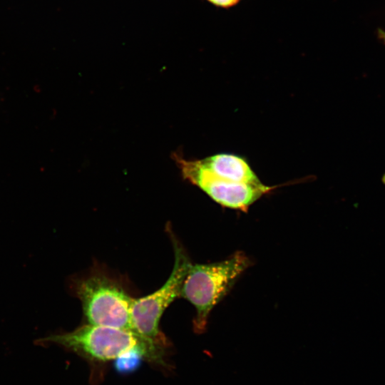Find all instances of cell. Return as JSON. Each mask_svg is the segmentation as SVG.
Returning a JSON list of instances; mask_svg holds the SVG:
<instances>
[{
    "label": "cell",
    "mask_w": 385,
    "mask_h": 385,
    "mask_svg": "<svg viewBox=\"0 0 385 385\" xmlns=\"http://www.w3.org/2000/svg\"><path fill=\"white\" fill-rule=\"evenodd\" d=\"M250 265V259L240 251L220 262L190 265L180 297L195 308V331L201 333L205 330L210 312Z\"/></svg>",
    "instance_id": "1"
},
{
    "label": "cell",
    "mask_w": 385,
    "mask_h": 385,
    "mask_svg": "<svg viewBox=\"0 0 385 385\" xmlns=\"http://www.w3.org/2000/svg\"><path fill=\"white\" fill-rule=\"evenodd\" d=\"M71 289L81 304L88 324L131 329L134 301L118 279L102 270L76 278Z\"/></svg>",
    "instance_id": "2"
},
{
    "label": "cell",
    "mask_w": 385,
    "mask_h": 385,
    "mask_svg": "<svg viewBox=\"0 0 385 385\" xmlns=\"http://www.w3.org/2000/svg\"><path fill=\"white\" fill-rule=\"evenodd\" d=\"M52 342L101 361L115 359L125 351L138 347L148 358L160 360V345L145 339L133 330L113 327L85 324L67 333L56 334L41 340Z\"/></svg>",
    "instance_id": "3"
},
{
    "label": "cell",
    "mask_w": 385,
    "mask_h": 385,
    "mask_svg": "<svg viewBox=\"0 0 385 385\" xmlns=\"http://www.w3.org/2000/svg\"><path fill=\"white\" fill-rule=\"evenodd\" d=\"M175 263L165 284L154 292L134 299L130 311L131 329L158 345L165 344L159 322L166 308L180 295L183 280L191 262L179 242L173 239Z\"/></svg>",
    "instance_id": "4"
},
{
    "label": "cell",
    "mask_w": 385,
    "mask_h": 385,
    "mask_svg": "<svg viewBox=\"0 0 385 385\" xmlns=\"http://www.w3.org/2000/svg\"><path fill=\"white\" fill-rule=\"evenodd\" d=\"M185 180L198 187L220 205L247 212L250 207L265 195L279 187L256 183H237L217 177L200 160H187L178 153L173 154Z\"/></svg>",
    "instance_id": "5"
},
{
    "label": "cell",
    "mask_w": 385,
    "mask_h": 385,
    "mask_svg": "<svg viewBox=\"0 0 385 385\" xmlns=\"http://www.w3.org/2000/svg\"><path fill=\"white\" fill-rule=\"evenodd\" d=\"M215 175L222 179L245 183L261 182L247 160L232 153H217L200 160Z\"/></svg>",
    "instance_id": "6"
},
{
    "label": "cell",
    "mask_w": 385,
    "mask_h": 385,
    "mask_svg": "<svg viewBox=\"0 0 385 385\" xmlns=\"http://www.w3.org/2000/svg\"><path fill=\"white\" fill-rule=\"evenodd\" d=\"M143 357H148L145 350L138 347L128 349L115 359V369L119 373H130L138 368Z\"/></svg>",
    "instance_id": "7"
},
{
    "label": "cell",
    "mask_w": 385,
    "mask_h": 385,
    "mask_svg": "<svg viewBox=\"0 0 385 385\" xmlns=\"http://www.w3.org/2000/svg\"><path fill=\"white\" fill-rule=\"evenodd\" d=\"M212 5L225 9H229L237 6L241 0H205Z\"/></svg>",
    "instance_id": "8"
},
{
    "label": "cell",
    "mask_w": 385,
    "mask_h": 385,
    "mask_svg": "<svg viewBox=\"0 0 385 385\" xmlns=\"http://www.w3.org/2000/svg\"><path fill=\"white\" fill-rule=\"evenodd\" d=\"M379 35L381 37V38L383 39L384 41L385 42V31L381 30V29H379Z\"/></svg>",
    "instance_id": "9"
}]
</instances>
